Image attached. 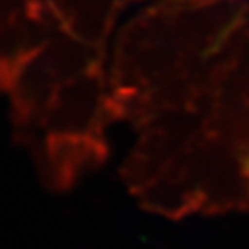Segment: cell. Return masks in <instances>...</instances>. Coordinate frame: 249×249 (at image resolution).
<instances>
[{"mask_svg":"<svg viewBox=\"0 0 249 249\" xmlns=\"http://www.w3.org/2000/svg\"><path fill=\"white\" fill-rule=\"evenodd\" d=\"M43 35L35 0H0V90H9Z\"/></svg>","mask_w":249,"mask_h":249,"instance_id":"1","label":"cell"},{"mask_svg":"<svg viewBox=\"0 0 249 249\" xmlns=\"http://www.w3.org/2000/svg\"><path fill=\"white\" fill-rule=\"evenodd\" d=\"M244 166H246V170H248V171H249V158H248V160H246V163H244Z\"/></svg>","mask_w":249,"mask_h":249,"instance_id":"2","label":"cell"}]
</instances>
